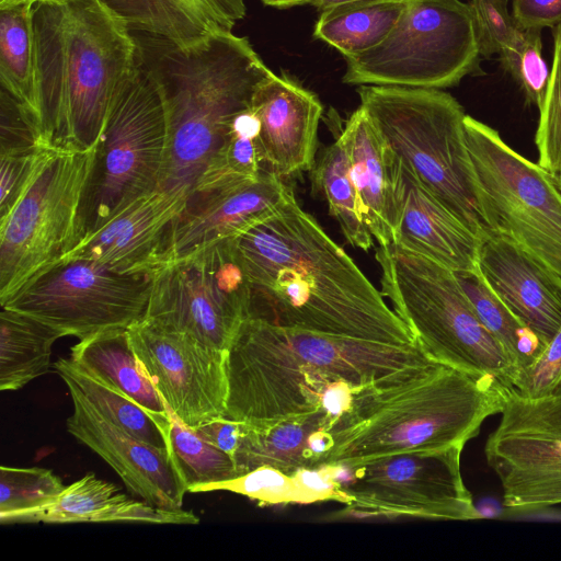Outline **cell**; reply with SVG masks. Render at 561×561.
<instances>
[{"mask_svg":"<svg viewBox=\"0 0 561 561\" xmlns=\"http://www.w3.org/2000/svg\"><path fill=\"white\" fill-rule=\"evenodd\" d=\"M96 149L37 151L20 195L0 217L1 306L84 237L82 206Z\"/></svg>","mask_w":561,"mask_h":561,"instance_id":"8","label":"cell"},{"mask_svg":"<svg viewBox=\"0 0 561 561\" xmlns=\"http://www.w3.org/2000/svg\"><path fill=\"white\" fill-rule=\"evenodd\" d=\"M39 148L0 153V217L10 210L20 195Z\"/></svg>","mask_w":561,"mask_h":561,"instance_id":"41","label":"cell"},{"mask_svg":"<svg viewBox=\"0 0 561 561\" xmlns=\"http://www.w3.org/2000/svg\"><path fill=\"white\" fill-rule=\"evenodd\" d=\"M506 2L502 0H471L469 2L473 14L481 57L489 58L500 54L520 34Z\"/></svg>","mask_w":561,"mask_h":561,"instance_id":"39","label":"cell"},{"mask_svg":"<svg viewBox=\"0 0 561 561\" xmlns=\"http://www.w3.org/2000/svg\"><path fill=\"white\" fill-rule=\"evenodd\" d=\"M553 57L535 142L538 165L552 176L561 178V22L552 27Z\"/></svg>","mask_w":561,"mask_h":561,"instance_id":"36","label":"cell"},{"mask_svg":"<svg viewBox=\"0 0 561 561\" xmlns=\"http://www.w3.org/2000/svg\"><path fill=\"white\" fill-rule=\"evenodd\" d=\"M433 363L417 343H378L247 318L227 351L225 416L264 428L324 414L339 388L390 382Z\"/></svg>","mask_w":561,"mask_h":561,"instance_id":"2","label":"cell"},{"mask_svg":"<svg viewBox=\"0 0 561 561\" xmlns=\"http://www.w3.org/2000/svg\"><path fill=\"white\" fill-rule=\"evenodd\" d=\"M502 1H504V2L508 3V0H502Z\"/></svg>","mask_w":561,"mask_h":561,"instance_id":"49","label":"cell"},{"mask_svg":"<svg viewBox=\"0 0 561 561\" xmlns=\"http://www.w3.org/2000/svg\"><path fill=\"white\" fill-rule=\"evenodd\" d=\"M65 332L21 311L1 307L0 390H18L45 375L54 343Z\"/></svg>","mask_w":561,"mask_h":561,"instance_id":"29","label":"cell"},{"mask_svg":"<svg viewBox=\"0 0 561 561\" xmlns=\"http://www.w3.org/2000/svg\"><path fill=\"white\" fill-rule=\"evenodd\" d=\"M244 424L226 416L215 417L194 430L207 442L228 454L232 459L240 444Z\"/></svg>","mask_w":561,"mask_h":561,"instance_id":"44","label":"cell"},{"mask_svg":"<svg viewBox=\"0 0 561 561\" xmlns=\"http://www.w3.org/2000/svg\"><path fill=\"white\" fill-rule=\"evenodd\" d=\"M138 43V42H137ZM167 102L169 141L159 190L187 199L226 146L234 118L274 72L247 37L225 32L187 46L138 43Z\"/></svg>","mask_w":561,"mask_h":561,"instance_id":"4","label":"cell"},{"mask_svg":"<svg viewBox=\"0 0 561 561\" xmlns=\"http://www.w3.org/2000/svg\"><path fill=\"white\" fill-rule=\"evenodd\" d=\"M484 455L505 507L526 512L561 504V393L529 399L511 387Z\"/></svg>","mask_w":561,"mask_h":561,"instance_id":"15","label":"cell"},{"mask_svg":"<svg viewBox=\"0 0 561 561\" xmlns=\"http://www.w3.org/2000/svg\"><path fill=\"white\" fill-rule=\"evenodd\" d=\"M66 489L49 469L0 468V523L18 524L26 514L53 504Z\"/></svg>","mask_w":561,"mask_h":561,"instance_id":"35","label":"cell"},{"mask_svg":"<svg viewBox=\"0 0 561 561\" xmlns=\"http://www.w3.org/2000/svg\"><path fill=\"white\" fill-rule=\"evenodd\" d=\"M512 18L520 30L552 28L561 22V0H512Z\"/></svg>","mask_w":561,"mask_h":561,"instance_id":"42","label":"cell"},{"mask_svg":"<svg viewBox=\"0 0 561 561\" xmlns=\"http://www.w3.org/2000/svg\"><path fill=\"white\" fill-rule=\"evenodd\" d=\"M73 403L67 430L100 456L126 488L145 502L160 508H182L187 492L171 451L129 434L103 417L79 390L66 385Z\"/></svg>","mask_w":561,"mask_h":561,"instance_id":"18","label":"cell"},{"mask_svg":"<svg viewBox=\"0 0 561 561\" xmlns=\"http://www.w3.org/2000/svg\"><path fill=\"white\" fill-rule=\"evenodd\" d=\"M462 449L402 453L329 468L351 516L478 519L461 477Z\"/></svg>","mask_w":561,"mask_h":561,"instance_id":"13","label":"cell"},{"mask_svg":"<svg viewBox=\"0 0 561 561\" xmlns=\"http://www.w3.org/2000/svg\"><path fill=\"white\" fill-rule=\"evenodd\" d=\"M316 0H261L265 5L276 9H288L298 5L313 4Z\"/></svg>","mask_w":561,"mask_h":561,"instance_id":"45","label":"cell"},{"mask_svg":"<svg viewBox=\"0 0 561 561\" xmlns=\"http://www.w3.org/2000/svg\"><path fill=\"white\" fill-rule=\"evenodd\" d=\"M168 141L164 93L138 50L136 67L117 92L98 142L82 206L84 236L159 188Z\"/></svg>","mask_w":561,"mask_h":561,"instance_id":"9","label":"cell"},{"mask_svg":"<svg viewBox=\"0 0 561 561\" xmlns=\"http://www.w3.org/2000/svg\"><path fill=\"white\" fill-rule=\"evenodd\" d=\"M169 449L187 492L239 477L233 459L185 425L170 410Z\"/></svg>","mask_w":561,"mask_h":561,"instance_id":"34","label":"cell"},{"mask_svg":"<svg viewBox=\"0 0 561 561\" xmlns=\"http://www.w3.org/2000/svg\"><path fill=\"white\" fill-rule=\"evenodd\" d=\"M470 157L489 218L561 280V192L552 175L466 115Z\"/></svg>","mask_w":561,"mask_h":561,"instance_id":"11","label":"cell"},{"mask_svg":"<svg viewBox=\"0 0 561 561\" xmlns=\"http://www.w3.org/2000/svg\"><path fill=\"white\" fill-rule=\"evenodd\" d=\"M478 266L511 312L547 345L561 329V280L504 234L482 242Z\"/></svg>","mask_w":561,"mask_h":561,"instance_id":"20","label":"cell"},{"mask_svg":"<svg viewBox=\"0 0 561 561\" xmlns=\"http://www.w3.org/2000/svg\"><path fill=\"white\" fill-rule=\"evenodd\" d=\"M311 170L313 188L324 196L330 215L340 225L346 241L368 251L374 245L373 236L364 222L348 159L339 137L324 149Z\"/></svg>","mask_w":561,"mask_h":561,"instance_id":"32","label":"cell"},{"mask_svg":"<svg viewBox=\"0 0 561 561\" xmlns=\"http://www.w3.org/2000/svg\"><path fill=\"white\" fill-rule=\"evenodd\" d=\"M553 182L558 186L559 191L561 192V178L552 176Z\"/></svg>","mask_w":561,"mask_h":561,"instance_id":"48","label":"cell"},{"mask_svg":"<svg viewBox=\"0 0 561 561\" xmlns=\"http://www.w3.org/2000/svg\"><path fill=\"white\" fill-rule=\"evenodd\" d=\"M251 108L261 125L263 170L282 178L312 169L323 110L313 92L286 75L273 73L257 88Z\"/></svg>","mask_w":561,"mask_h":561,"instance_id":"19","label":"cell"},{"mask_svg":"<svg viewBox=\"0 0 561 561\" xmlns=\"http://www.w3.org/2000/svg\"><path fill=\"white\" fill-rule=\"evenodd\" d=\"M455 274L479 319L502 343L518 371L529 366L546 345L511 312L486 284L479 268Z\"/></svg>","mask_w":561,"mask_h":561,"instance_id":"33","label":"cell"},{"mask_svg":"<svg viewBox=\"0 0 561 561\" xmlns=\"http://www.w3.org/2000/svg\"><path fill=\"white\" fill-rule=\"evenodd\" d=\"M510 388L493 376L470 375L439 363L365 387L330 426L331 447L317 468L465 447L486 417L501 413Z\"/></svg>","mask_w":561,"mask_h":561,"instance_id":"5","label":"cell"},{"mask_svg":"<svg viewBox=\"0 0 561 561\" xmlns=\"http://www.w3.org/2000/svg\"><path fill=\"white\" fill-rule=\"evenodd\" d=\"M151 275L118 273L85 259L61 261L1 307L83 340L103 331L127 329L142 319Z\"/></svg>","mask_w":561,"mask_h":561,"instance_id":"14","label":"cell"},{"mask_svg":"<svg viewBox=\"0 0 561 561\" xmlns=\"http://www.w3.org/2000/svg\"><path fill=\"white\" fill-rule=\"evenodd\" d=\"M360 107L421 184L482 242L497 236L470 157L466 113L439 89L359 85Z\"/></svg>","mask_w":561,"mask_h":561,"instance_id":"6","label":"cell"},{"mask_svg":"<svg viewBox=\"0 0 561 561\" xmlns=\"http://www.w3.org/2000/svg\"><path fill=\"white\" fill-rule=\"evenodd\" d=\"M541 30H522L518 37L501 50L502 68L519 84L529 103L540 106L549 79L541 55Z\"/></svg>","mask_w":561,"mask_h":561,"instance_id":"37","label":"cell"},{"mask_svg":"<svg viewBox=\"0 0 561 561\" xmlns=\"http://www.w3.org/2000/svg\"><path fill=\"white\" fill-rule=\"evenodd\" d=\"M33 28L39 146L95 147L117 92L136 67V38L102 0L36 2Z\"/></svg>","mask_w":561,"mask_h":561,"instance_id":"3","label":"cell"},{"mask_svg":"<svg viewBox=\"0 0 561 561\" xmlns=\"http://www.w3.org/2000/svg\"><path fill=\"white\" fill-rule=\"evenodd\" d=\"M473 14L460 0H410L376 47L346 57L343 82L445 89L483 75Z\"/></svg>","mask_w":561,"mask_h":561,"instance_id":"10","label":"cell"},{"mask_svg":"<svg viewBox=\"0 0 561 561\" xmlns=\"http://www.w3.org/2000/svg\"><path fill=\"white\" fill-rule=\"evenodd\" d=\"M250 304V283L231 238L156 270L142 320L227 352Z\"/></svg>","mask_w":561,"mask_h":561,"instance_id":"12","label":"cell"},{"mask_svg":"<svg viewBox=\"0 0 561 561\" xmlns=\"http://www.w3.org/2000/svg\"><path fill=\"white\" fill-rule=\"evenodd\" d=\"M185 202L157 188L84 236L59 262L85 259L118 273L152 274L164 231Z\"/></svg>","mask_w":561,"mask_h":561,"instance_id":"21","label":"cell"},{"mask_svg":"<svg viewBox=\"0 0 561 561\" xmlns=\"http://www.w3.org/2000/svg\"><path fill=\"white\" fill-rule=\"evenodd\" d=\"M130 31L187 46L232 32L247 11L245 0H102Z\"/></svg>","mask_w":561,"mask_h":561,"instance_id":"24","label":"cell"},{"mask_svg":"<svg viewBox=\"0 0 561 561\" xmlns=\"http://www.w3.org/2000/svg\"><path fill=\"white\" fill-rule=\"evenodd\" d=\"M410 0H359L320 12L313 37L344 58L379 45L392 31Z\"/></svg>","mask_w":561,"mask_h":561,"instance_id":"30","label":"cell"},{"mask_svg":"<svg viewBox=\"0 0 561 561\" xmlns=\"http://www.w3.org/2000/svg\"><path fill=\"white\" fill-rule=\"evenodd\" d=\"M513 388L529 399L561 393V329L539 356L518 371Z\"/></svg>","mask_w":561,"mask_h":561,"instance_id":"40","label":"cell"},{"mask_svg":"<svg viewBox=\"0 0 561 561\" xmlns=\"http://www.w3.org/2000/svg\"><path fill=\"white\" fill-rule=\"evenodd\" d=\"M34 3L0 7V85L28 117L39 146ZM41 147V146H39Z\"/></svg>","mask_w":561,"mask_h":561,"instance_id":"28","label":"cell"},{"mask_svg":"<svg viewBox=\"0 0 561 561\" xmlns=\"http://www.w3.org/2000/svg\"><path fill=\"white\" fill-rule=\"evenodd\" d=\"M381 294L434 362L513 387L518 369L479 319L454 271L397 243L376 249Z\"/></svg>","mask_w":561,"mask_h":561,"instance_id":"7","label":"cell"},{"mask_svg":"<svg viewBox=\"0 0 561 561\" xmlns=\"http://www.w3.org/2000/svg\"><path fill=\"white\" fill-rule=\"evenodd\" d=\"M329 427V420L320 411L264 428L244 424L233 456L238 474L265 466L287 474L317 468L331 447Z\"/></svg>","mask_w":561,"mask_h":561,"instance_id":"26","label":"cell"},{"mask_svg":"<svg viewBox=\"0 0 561 561\" xmlns=\"http://www.w3.org/2000/svg\"><path fill=\"white\" fill-rule=\"evenodd\" d=\"M54 368L66 385L76 387L103 417L135 437L169 449V435L158 421L136 401L75 365L59 358Z\"/></svg>","mask_w":561,"mask_h":561,"instance_id":"31","label":"cell"},{"mask_svg":"<svg viewBox=\"0 0 561 561\" xmlns=\"http://www.w3.org/2000/svg\"><path fill=\"white\" fill-rule=\"evenodd\" d=\"M293 193L266 170L254 178L195 190L164 231L158 268L240 234L274 213Z\"/></svg>","mask_w":561,"mask_h":561,"instance_id":"17","label":"cell"},{"mask_svg":"<svg viewBox=\"0 0 561 561\" xmlns=\"http://www.w3.org/2000/svg\"><path fill=\"white\" fill-rule=\"evenodd\" d=\"M396 192L400 220L393 243L426 255L454 272L479 268L482 241L421 184L411 167L399 157Z\"/></svg>","mask_w":561,"mask_h":561,"instance_id":"22","label":"cell"},{"mask_svg":"<svg viewBox=\"0 0 561 561\" xmlns=\"http://www.w3.org/2000/svg\"><path fill=\"white\" fill-rule=\"evenodd\" d=\"M127 331L141 370L180 421L194 428L226 415L227 352L142 319Z\"/></svg>","mask_w":561,"mask_h":561,"instance_id":"16","label":"cell"},{"mask_svg":"<svg viewBox=\"0 0 561 561\" xmlns=\"http://www.w3.org/2000/svg\"><path fill=\"white\" fill-rule=\"evenodd\" d=\"M138 522L150 524L194 525L199 518L183 508L171 511L147 502L131 500L107 481L89 472L66 486L50 505L24 515V523Z\"/></svg>","mask_w":561,"mask_h":561,"instance_id":"25","label":"cell"},{"mask_svg":"<svg viewBox=\"0 0 561 561\" xmlns=\"http://www.w3.org/2000/svg\"><path fill=\"white\" fill-rule=\"evenodd\" d=\"M232 239L251 287L249 318L378 343H416L381 291L294 193Z\"/></svg>","mask_w":561,"mask_h":561,"instance_id":"1","label":"cell"},{"mask_svg":"<svg viewBox=\"0 0 561 561\" xmlns=\"http://www.w3.org/2000/svg\"><path fill=\"white\" fill-rule=\"evenodd\" d=\"M293 477L302 497V503L334 500L344 503L332 470L329 467L304 468Z\"/></svg>","mask_w":561,"mask_h":561,"instance_id":"43","label":"cell"},{"mask_svg":"<svg viewBox=\"0 0 561 561\" xmlns=\"http://www.w3.org/2000/svg\"><path fill=\"white\" fill-rule=\"evenodd\" d=\"M58 0H0V7L14 5L20 3H36V2H48Z\"/></svg>","mask_w":561,"mask_h":561,"instance_id":"47","label":"cell"},{"mask_svg":"<svg viewBox=\"0 0 561 561\" xmlns=\"http://www.w3.org/2000/svg\"><path fill=\"white\" fill-rule=\"evenodd\" d=\"M70 360L136 401L169 435L170 409L141 370L127 329L107 330L80 340L71 347Z\"/></svg>","mask_w":561,"mask_h":561,"instance_id":"27","label":"cell"},{"mask_svg":"<svg viewBox=\"0 0 561 561\" xmlns=\"http://www.w3.org/2000/svg\"><path fill=\"white\" fill-rule=\"evenodd\" d=\"M229 491L248 496L260 504L302 503V497L293 474L273 467H259L237 478L203 484L191 489V493Z\"/></svg>","mask_w":561,"mask_h":561,"instance_id":"38","label":"cell"},{"mask_svg":"<svg viewBox=\"0 0 561 561\" xmlns=\"http://www.w3.org/2000/svg\"><path fill=\"white\" fill-rule=\"evenodd\" d=\"M353 1L359 0H316L312 5L316 7L320 12H322L333 7Z\"/></svg>","mask_w":561,"mask_h":561,"instance_id":"46","label":"cell"},{"mask_svg":"<svg viewBox=\"0 0 561 561\" xmlns=\"http://www.w3.org/2000/svg\"><path fill=\"white\" fill-rule=\"evenodd\" d=\"M337 137L348 159L365 225L380 245L393 242L400 220L396 192L398 156L360 106Z\"/></svg>","mask_w":561,"mask_h":561,"instance_id":"23","label":"cell"}]
</instances>
